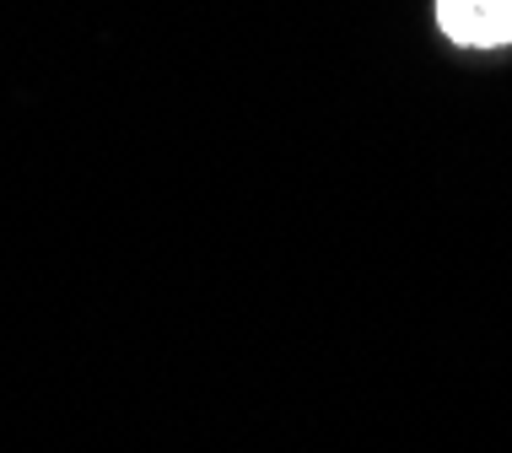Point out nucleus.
Masks as SVG:
<instances>
[{
    "mask_svg": "<svg viewBox=\"0 0 512 453\" xmlns=\"http://www.w3.org/2000/svg\"><path fill=\"white\" fill-rule=\"evenodd\" d=\"M437 27L459 49H507L512 0H437Z\"/></svg>",
    "mask_w": 512,
    "mask_h": 453,
    "instance_id": "nucleus-1",
    "label": "nucleus"
}]
</instances>
